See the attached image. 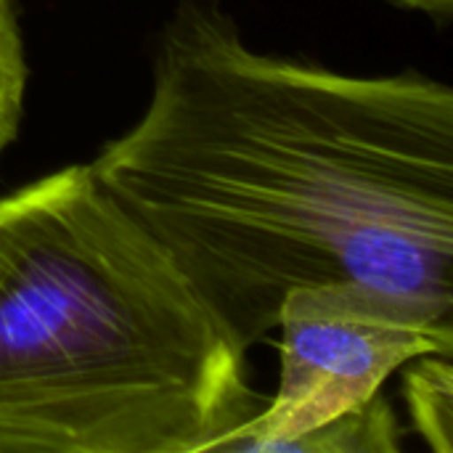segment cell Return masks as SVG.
Returning <instances> with one entry per match:
<instances>
[{
	"label": "cell",
	"instance_id": "1",
	"mask_svg": "<svg viewBox=\"0 0 453 453\" xmlns=\"http://www.w3.org/2000/svg\"><path fill=\"white\" fill-rule=\"evenodd\" d=\"M88 167L242 350L292 289L329 281L453 326L446 82L257 53L215 0H180L141 119Z\"/></svg>",
	"mask_w": 453,
	"mask_h": 453
},
{
	"label": "cell",
	"instance_id": "2",
	"mask_svg": "<svg viewBox=\"0 0 453 453\" xmlns=\"http://www.w3.org/2000/svg\"><path fill=\"white\" fill-rule=\"evenodd\" d=\"M244 353L88 165L0 196V453L215 451Z\"/></svg>",
	"mask_w": 453,
	"mask_h": 453
},
{
	"label": "cell",
	"instance_id": "3",
	"mask_svg": "<svg viewBox=\"0 0 453 453\" xmlns=\"http://www.w3.org/2000/svg\"><path fill=\"white\" fill-rule=\"evenodd\" d=\"M279 388L215 451L276 453L281 443L366 403L406 361L451 353L453 326L353 281L292 289L281 303Z\"/></svg>",
	"mask_w": 453,
	"mask_h": 453
},
{
	"label": "cell",
	"instance_id": "4",
	"mask_svg": "<svg viewBox=\"0 0 453 453\" xmlns=\"http://www.w3.org/2000/svg\"><path fill=\"white\" fill-rule=\"evenodd\" d=\"M401 425L377 393L366 403L287 441L276 453H398Z\"/></svg>",
	"mask_w": 453,
	"mask_h": 453
},
{
	"label": "cell",
	"instance_id": "5",
	"mask_svg": "<svg viewBox=\"0 0 453 453\" xmlns=\"http://www.w3.org/2000/svg\"><path fill=\"white\" fill-rule=\"evenodd\" d=\"M403 395L414 430L438 453L453 451L451 353H425L403 364Z\"/></svg>",
	"mask_w": 453,
	"mask_h": 453
},
{
	"label": "cell",
	"instance_id": "6",
	"mask_svg": "<svg viewBox=\"0 0 453 453\" xmlns=\"http://www.w3.org/2000/svg\"><path fill=\"white\" fill-rule=\"evenodd\" d=\"M27 93V61L13 0H0V154L16 138Z\"/></svg>",
	"mask_w": 453,
	"mask_h": 453
},
{
	"label": "cell",
	"instance_id": "7",
	"mask_svg": "<svg viewBox=\"0 0 453 453\" xmlns=\"http://www.w3.org/2000/svg\"><path fill=\"white\" fill-rule=\"evenodd\" d=\"M385 3H393L398 8H406V11H419V13H427L438 21H449L453 11V0H385Z\"/></svg>",
	"mask_w": 453,
	"mask_h": 453
}]
</instances>
